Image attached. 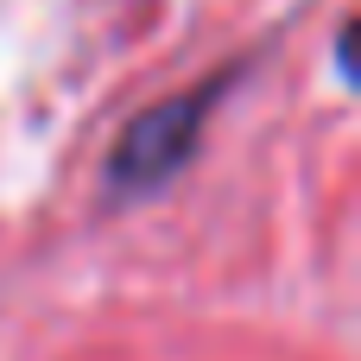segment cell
<instances>
[{
  "instance_id": "cell-1",
  "label": "cell",
  "mask_w": 361,
  "mask_h": 361,
  "mask_svg": "<svg viewBox=\"0 0 361 361\" xmlns=\"http://www.w3.org/2000/svg\"><path fill=\"white\" fill-rule=\"evenodd\" d=\"M209 102H216V89H190V95H171V102L146 108V114L121 133V146H114V159H108V190H114L121 203L159 190V184L197 152V133H203Z\"/></svg>"
}]
</instances>
